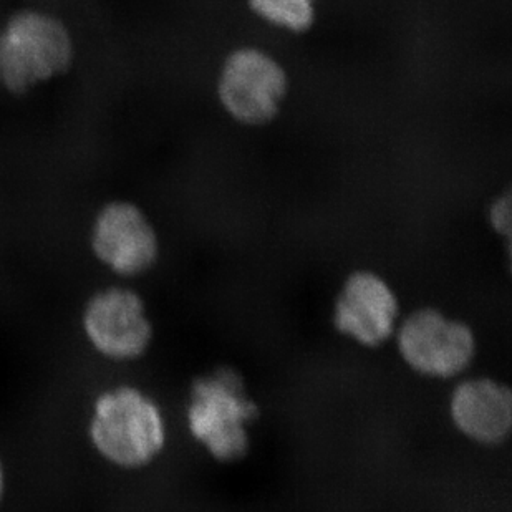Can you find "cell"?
I'll list each match as a JSON object with an SVG mask.
<instances>
[{
	"mask_svg": "<svg viewBox=\"0 0 512 512\" xmlns=\"http://www.w3.org/2000/svg\"><path fill=\"white\" fill-rule=\"evenodd\" d=\"M88 438L100 458L120 469H141L165 450L168 426L160 405L148 393L118 385L93 401Z\"/></svg>",
	"mask_w": 512,
	"mask_h": 512,
	"instance_id": "cell-1",
	"label": "cell"
},
{
	"mask_svg": "<svg viewBox=\"0 0 512 512\" xmlns=\"http://www.w3.org/2000/svg\"><path fill=\"white\" fill-rule=\"evenodd\" d=\"M73 60L72 32L50 12L19 10L0 29V83L14 95H25L62 77Z\"/></svg>",
	"mask_w": 512,
	"mask_h": 512,
	"instance_id": "cell-2",
	"label": "cell"
},
{
	"mask_svg": "<svg viewBox=\"0 0 512 512\" xmlns=\"http://www.w3.org/2000/svg\"><path fill=\"white\" fill-rule=\"evenodd\" d=\"M256 418L257 405L236 370L216 368L193 383L186 410L189 433L214 459L244 458Z\"/></svg>",
	"mask_w": 512,
	"mask_h": 512,
	"instance_id": "cell-3",
	"label": "cell"
},
{
	"mask_svg": "<svg viewBox=\"0 0 512 512\" xmlns=\"http://www.w3.org/2000/svg\"><path fill=\"white\" fill-rule=\"evenodd\" d=\"M398 353L421 377L450 380L473 363L478 342L469 325L441 310L423 307L398 322Z\"/></svg>",
	"mask_w": 512,
	"mask_h": 512,
	"instance_id": "cell-4",
	"label": "cell"
},
{
	"mask_svg": "<svg viewBox=\"0 0 512 512\" xmlns=\"http://www.w3.org/2000/svg\"><path fill=\"white\" fill-rule=\"evenodd\" d=\"M289 92L285 68L271 54L254 47L234 50L219 73L218 97L224 112L246 126L271 123Z\"/></svg>",
	"mask_w": 512,
	"mask_h": 512,
	"instance_id": "cell-5",
	"label": "cell"
},
{
	"mask_svg": "<svg viewBox=\"0 0 512 512\" xmlns=\"http://www.w3.org/2000/svg\"><path fill=\"white\" fill-rule=\"evenodd\" d=\"M82 330L90 347L110 362L138 360L153 342L145 302L128 287L95 292L83 307Z\"/></svg>",
	"mask_w": 512,
	"mask_h": 512,
	"instance_id": "cell-6",
	"label": "cell"
},
{
	"mask_svg": "<svg viewBox=\"0 0 512 512\" xmlns=\"http://www.w3.org/2000/svg\"><path fill=\"white\" fill-rule=\"evenodd\" d=\"M90 247L98 262L118 276L136 277L153 269L160 237L145 211L123 199L100 208L93 219Z\"/></svg>",
	"mask_w": 512,
	"mask_h": 512,
	"instance_id": "cell-7",
	"label": "cell"
},
{
	"mask_svg": "<svg viewBox=\"0 0 512 512\" xmlns=\"http://www.w3.org/2000/svg\"><path fill=\"white\" fill-rule=\"evenodd\" d=\"M400 322L397 294L382 276L357 271L343 282L334 305L335 329L347 339L377 348L395 335Z\"/></svg>",
	"mask_w": 512,
	"mask_h": 512,
	"instance_id": "cell-8",
	"label": "cell"
},
{
	"mask_svg": "<svg viewBox=\"0 0 512 512\" xmlns=\"http://www.w3.org/2000/svg\"><path fill=\"white\" fill-rule=\"evenodd\" d=\"M450 416L468 440L483 446L501 445L511 433V392L491 378L464 380L451 393Z\"/></svg>",
	"mask_w": 512,
	"mask_h": 512,
	"instance_id": "cell-9",
	"label": "cell"
},
{
	"mask_svg": "<svg viewBox=\"0 0 512 512\" xmlns=\"http://www.w3.org/2000/svg\"><path fill=\"white\" fill-rule=\"evenodd\" d=\"M252 12L277 29L304 34L315 24L317 0H247Z\"/></svg>",
	"mask_w": 512,
	"mask_h": 512,
	"instance_id": "cell-10",
	"label": "cell"
},
{
	"mask_svg": "<svg viewBox=\"0 0 512 512\" xmlns=\"http://www.w3.org/2000/svg\"><path fill=\"white\" fill-rule=\"evenodd\" d=\"M511 194L509 191L494 199L489 206V224L499 236L511 237Z\"/></svg>",
	"mask_w": 512,
	"mask_h": 512,
	"instance_id": "cell-11",
	"label": "cell"
},
{
	"mask_svg": "<svg viewBox=\"0 0 512 512\" xmlns=\"http://www.w3.org/2000/svg\"><path fill=\"white\" fill-rule=\"evenodd\" d=\"M5 491V469L4 464H2V459H0V503H2V498H4Z\"/></svg>",
	"mask_w": 512,
	"mask_h": 512,
	"instance_id": "cell-12",
	"label": "cell"
}]
</instances>
